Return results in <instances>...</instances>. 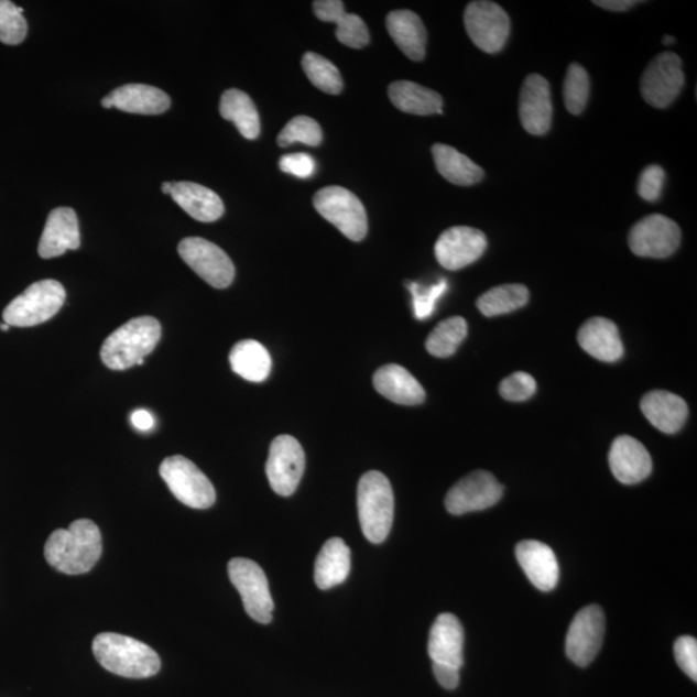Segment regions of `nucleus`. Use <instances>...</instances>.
<instances>
[{
    "label": "nucleus",
    "mask_w": 697,
    "mask_h": 697,
    "mask_svg": "<svg viewBox=\"0 0 697 697\" xmlns=\"http://www.w3.org/2000/svg\"><path fill=\"white\" fill-rule=\"evenodd\" d=\"M409 290L412 294V303H414L415 317L420 320L429 318L438 300L444 296L447 291V281L442 280L429 287L422 286L418 283H410Z\"/></svg>",
    "instance_id": "40"
},
{
    "label": "nucleus",
    "mask_w": 697,
    "mask_h": 697,
    "mask_svg": "<svg viewBox=\"0 0 697 697\" xmlns=\"http://www.w3.org/2000/svg\"><path fill=\"white\" fill-rule=\"evenodd\" d=\"M432 153L439 174L451 184L470 186L481 182L484 176L477 163L453 146L436 144L432 148Z\"/></svg>",
    "instance_id": "31"
},
{
    "label": "nucleus",
    "mask_w": 697,
    "mask_h": 697,
    "mask_svg": "<svg viewBox=\"0 0 697 697\" xmlns=\"http://www.w3.org/2000/svg\"><path fill=\"white\" fill-rule=\"evenodd\" d=\"M231 370L247 381L261 382L272 370V358L264 345L243 340L232 347L229 356Z\"/></svg>",
    "instance_id": "32"
},
{
    "label": "nucleus",
    "mask_w": 697,
    "mask_h": 697,
    "mask_svg": "<svg viewBox=\"0 0 697 697\" xmlns=\"http://www.w3.org/2000/svg\"><path fill=\"white\" fill-rule=\"evenodd\" d=\"M665 184V171L657 164L644 168L639 179L640 197L647 202L661 199Z\"/></svg>",
    "instance_id": "42"
},
{
    "label": "nucleus",
    "mask_w": 697,
    "mask_h": 697,
    "mask_svg": "<svg viewBox=\"0 0 697 697\" xmlns=\"http://www.w3.org/2000/svg\"><path fill=\"white\" fill-rule=\"evenodd\" d=\"M65 298L62 283L54 280L35 282L6 307L3 319L11 327L42 325L56 316Z\"/></svg>",
    "instance_id": "5"
},
{
    "label": "nucleus",
    "mask_w": 697,
    "mask_h": 697,
    "mask_svg": "<svg viewBox=\"0 0 697 697\" xmlns=\"http://www.w3.org/2000/svg\"><path fill=\"white\" fill-rule=\"evenodd\" d=\"M386 29L404 55L412 62H422L428 34L422 19L415 12L401 10L389 13Z\"/></svg>",
    "instance_id": "27"
},
{
    "label": "nucleus",
    "mask_w": 697,
    "mask_h": 697,
    "mask_svg": "<svg viewBox=\"0 0 697 697\" xmlns=\"http://www.w3.org/2000/svg\"><path fill=\"white\" fill-rule=\"evenodd\" d=\"M433 672L442 687L454 689L459 686L460 669L455 666L433 663Z\"/></svg>",
    "instance_id": "45"
},
{
    "label": "nucleus",
    "mask_w": 697,
    "mask_h": 697,
    "mask_svg": "<svg viewBox=\"0 0 697 697\" xmlns=\"http://www.w3.org/2000/svg\"><path fill=\"white\" fill-rule=\"evenodd\" d=\"M131 423L138 431H152L154 426V417L146 410H137L132 412Z\"/></svg>",
    "instance_id": "46"
},
{
    "label": "nucleus",
    "mask_w": 697,
    "mask_h": 697,
    "mask_svg": "<svg viewBox=\"0 0 697 697\" xmlns=\"http://www.w3.org/2000/svg\"><path fill=\"white\" fill-rule=\"evenodd\" d=\"M28 22L24 10L10 0H0V42L9 46H18L25 41Z\"/></svg>",
    "instance_id": "38"
},
{
    "label": "nucleus",
    "mask_w": 697,
    "mask_h": 697,
    "mask_svg": "<svg viewBox=\"0 0 697 697\" xmlns=\"http://www.w3.org/2000/svg\"><path fill=\"white\" fill-rule=\"evenodd\" d=\"M487 249V238L481 230L454 227L442 232L434 252L442 266L460 270L473 264Z\"/></svg>",
    "instance_id": "16"
},
{
    "label": "nucleus",
    "mask_w": 697,
    "mask_h": 697,
    "mask_svg": "<svg viewBox=\"0 0 697 697\" xmlns=\"http://www.w3.org/2000/svg\"><path fill=\"white\" fill-rule=\"evenodd\" d=\"M520 117L523 129L535 137L551 130L553 104L551 86L543 75L531 74L524 79L520 95Z\"/></svg>",
    "instance_id": "17"
},
{
    "label": "nucleus",
    "mask_w": 697,
    "mask_h": 697,
    "mask_svg": "<svg viewBox=\"0 0 697 697\" xmlns=\"http://www.w3.org/2000/svg\"><path fill=\"white\" fill-rule=\"evenodd\" d=\"M358 516L363 535L373 544L384 543L394 520V493L389 479L372 470L358 483Z\"/></svg>",
    "instance_id": "4"
},
{
    "label": "nucleus",
    "mask_w": 697,
    "mask_h": 697,
    "mask_svg": "<svg viewBox=\"0 0 697 697\" xmlns=\"http://www.w3.org/2000/svg\"><path fill=\"white\" fill-rule=\"evenodd\" d=\"M679 243L678 225L663 215L644 217L629 232V247L640 258H669L677 251Z\"/></svg>",
    "instance_id": "13"
},
{
    "label": "nucleus",
    "mask_w": 697,
    "mask_h": 697,
    "mask_svg": "<svg viewBox=\"0 0 697 697\" xmlns=\"http://www.w3.org/2000/svg\"><path fill=\"white\" fill-rule=\"evenodd\" d=\"M102 553L99 527L89 520H78L67 530L52 532L44 546V557L57 571L84 575L95 567Z\"/></svg>",
    "instance_id": "1"
},
{
    "label": "nucleus",
    "mask_w": 697,
    "mask_h": 697,
    "mask_svg": "<svg viewBox=\"0 0 697 697\" xmlns=\"http://www.w3.org/2000/svg\"><path fill=\"white\" fill-rule=\"evenodd\" d=\"M314 207L328 222L353 242H361L369 229L366 209L353 193L341 186H328L314 197Z\"/></svg>",
    "instance_id": "7"
},
{
    "label": "nucleus",
    "mask_w": 697,
    "mask_h": 697,
    "mask_svg": "<svg viewBox=\"0 0 697 697\" xmlns=\"http://www.w3.org/2000/svg\"><path fill=\"white\" fill-rule=\"evenodd\" d=\"M220 115L227 121L235 123L244 139L259 138L260 117L249 95L236 88L225 91L220 101Z\"/></svg>",
    "instance_id": "33"
},
{
    "label": "nucleus",
    "mask_w": 697,
    "mask_h": 697,
    "mask_svg": "<svg viewBox=\"0 0 697 697\" xmlns=\"http://www.w3.org/2000/svg\"><path fill=\"white\" fill-rule=\"evenodd\" d=\"M677 664L689 678L697 680V641L694 636H680L674 644Z\"/></svg>",
    "instance_id": "43"
},
{
    "label": "nucleus",
    "mask_w": 697,
    "mask_h": 697,
    "mask_svg": "<svg viewBox=\"0 0 697 697\" xmlns=\"http://www.w3.org/2000/svg\"><path fill=\"white\" fill-rule=\"evenodd\" d=\"M577 341L588 355L601 362H618L624 356L619 329L607 318L596 317L586 322L577 334Z\"/></svg>",
    "instance_id": "22"
},
{
    "label": "nucleus",
    "mask_w": 697,
    "mask_h": 697,
    "mask_svg": "<svg viewBox=\"0 0 697 697\" xmlns=\"http://www.w3.org/2000/svg\"><path fill=\"white\" fill-rule=\"evenodd\" d=\"M530 292L523 284H501L478 298L479 312L486 317H498L521 309L529 303Z\"/></svg>",
    "instance_id": "34"
},
{
    "label": "nucleus",
    "mask_w": 697,
    "mask_h": 697,
    "mask_svg": "<svg viewBox=\"0 0 697 697\" xmlns=\"http://www.w3.org/2000/svg\"><path fill=\"white\" fill-rule=\"evenodd\" d=\"M535 392L536 381L527 372H515L502 380L500 384L502 399L511 402L527 401Z\"/></svg>",
    "instance_id": "41"
},
{
    "label": "nucleus",
    "mask_w": 697,
    "mask_h": 697,
    "mask_svg": "<svg viewBox=\"0 0 697 697\" xmlns=\"http://www.w3.org/2000/svg\"><path fill=\"white\" fill-rule=\"evenodd\" d=\"M389 99L396 109L414 116L442 115L444 100L433 89L410 80L394 81L388 89Z\"/></svg>",
    "instance_id": "30"
},
{
    "label": "nucleus",
    "mask_w": 697,
    "mask_h": 697,
    "mask_svg": "<svg viewBox=\"0 0 697 697\" xmlns=\"http://www.w3.org/2000/svg\"><path fill=\"white\" fill-rule=\"evenodd\" d=\"M161 336L162 327L155 318H133L105 340L101 348L102 362L110 370H129L152 353Z\"/></svg>",
    "instance_id": "3"
},
{
    "label": "nucleus",
    "mask_w": 697,
    "mask_h": 697,
    "mask_svg": "<svg viewBox=\"0 0 697 697\" xmlns=\"http://www.w3.org/2000/svg\"><path fill=\"white\" fill-rule=\"evenodd\" d=\"M468 335V324L462 317H451L440 322L426 340V350L437 358H448Z\"/></svg>",
    "instance_id": "35"
},
{
    "label": "nucleus",
    "mask_w": 697,
    "mask_h": 697,
    "mask_svg": "<svg viewBox=\"0 0 697 697\" xmlns=\"http://www.w3.org/2000/svg\"><path fill=\"white\" fill-rule=\"evenodd\" d=\"M515 556L535 588L549 591L557 587L559 565L551 546L536 540H526L516 545Z\"/></svg>",
    "instance_id": "20"
},
{
    "label": "nucleus",
    "mask_w": 697,
    "mask_h": 697,
    "mask_svg": "<svg viewBox=\"0 0 697 697\" xmlns=\"http://www.w3.org/2000/svg\"><path fill=\"white\" fill-rule=\"evenodd\" d=\"M11 326L7 325L6 322L4 324H0V329H2V331L7 333L10 331Z\"/></svg>",
    "instance_id": "51"
},
{
    "label": "nucleus",
    "mask_w": 697,
    "mask_h": 697,
    "mask_svg": "<svg viewBox=\"0 0 697 697\" xmlns=\"http://www.w3.org/2000/svg\"><path fill=\"white\" fill-rule=\"evenodd\" d=\"M305 470V453L298 440L291 436L276 437L266 462L270 486L281 497H291L302 481Z\"/></svg>",
    "instance_id": "12"
},
{
    "label": "nucleus",
    "mask_w": 697,
    "mask_h": 697,
    "mask_svg": "<svg viewBox=\"0 0 697 697\" xmlns=\"http://www.w3.org/2000/svg\"><path fill=\"white\" fill-rule=\"evenodd\" d=\"M350 574V549L344 540L329 538L314 567V580L322 590L340 586Z\"/></svg>",
    "instance_id": "29"
},
{
    "label": "nucleus",
    "mask_w": 697,
    "mask_h": 697,
    "mask_svg": "<svg viewBox=\"0 0 697 697\" xmlns=\"http://www.w3.org/2000/svg\"><path fill=\"white\" fill-rule=\"evenodd\" d=\"M322 140L324 132L320 126L311 117L300 116L291 119L284 127L279 137V145L286 148L295 142H302L305 145L318 146Z\"/></svg>",
    "instance_id": "39"
},
{
    "label": "nucleus",
    "mask_w": 697,
    "mask_h": 697,
    "mask_svg": "<svg viewBox=\"0 0 697 697\" xmlns=\"http://www.w3.org/2000/svg\"><path fill=\"white\" fill-rule=\"evenodd\" d=\"M674 42H676V40H674L673 36L671 35L664 36L663 43L665 44V46H668V44H673Z\"/></svg>",
    "instance_id": "50"
},
{
    "label": "nucleus",
    "mask_w": 697,
    "mask_h": 697,
    "mask_svg": "<svg viewBox=\"0 0 697 697\" xmlns=\"http://www.w3.org/2000/svg\"><path fill=\"white\" fill-rule=\"evenodd\" d=\"M502 493L504 487L489 471H473L448 491L446 508L454 515L484 511L497 505Z\"/></svg>",
    "instance_id": "14"
},
{
    "label": "nucleus",
    "mask_w": 697,
    "mask_h": 697,
    "mask_svg": "<svg viewBox=\"0 0 697 697\" xmlns=\"http://www.w3.org/2000/svg\"><path fill=\"white\" fill-rule=\"evenodd\" d=\"M280 167L284 174L294 175L298 178H309L316 172L317 164L309 154L295 153L283 155L280 161Z\"/></svg>",
    "instance_id": "44"
},
{
    "label": "nucleus",
    "mask_w": 697,
    "mask_h": 697,
    "mask_svg": "<svg viewBox=\"0 0 697 697\" xmlns=\"http://www.w3.org/2000/svg\"><path fill=\"white\" fill-rule=\"evenodd\" d=\"M593 3L607 11L624 12L633 9L640 2H634V0H596Z\"/></svg>",
    "instance_id": "47"
},
{
    "label": "nucleus",
    "mask_w": 697,
    "mask_h": 697,
    "mask_svg": "<svg viewBox=\"0 0 697 697\" xmlns=\"http://www.w3.org/2000/svg\"><path fill=\"white\" fill-rule=\"evenodd\" d=\"M115 108L132 115L160 116L171 107V99L162 89L146 85H126L109 95Z\"/></svg>",
    "instance_id": "28"
},
{
    "label": "nucleus",
    "mask_w": 697,
    "mask_h": 697,
    "mask_svg": "<svg viewBox=\"0 0 697 697\" xmlns=\"http://www.w3.org/2000/svg\"><path fill=\"white\" fill-rule=\"evenodd\" d=\"M465 29L471 42L486 54H498L511 34V19L501 7L487 0L468 4L464 13Z\"/></svg>",
    "instance_id": "9"
},
{
    "label": "nucleus",
    "mask_w": 697,
    "mask_h": 697,
    "mask_svg": "<svg viewBox=\"0 0 697 697\" xmlns=\"http://www.w3.org/2000/svg\"><path fill=\"white\" fill-rule=\"evenodd\" d=\"M606 629L605 613L599 606H588L576 613L568 628L566 654L576 665L587 666L602 647Z\"/></svg>",
    "instance_id": "15"
},
{
    "label": "nucleus",
    "mask_w": 697,
    "mask_h": 697,
    "mask_svg": "<svg viewBox=\"0 0 697 697\" xmlns=\"http://www.w3.org/2000/svg\"><path fill=\"white\" fill-rule=\"evenodd\" d=\"M314 13L320 21L336 24L337 41L350 48H363L370 43L364 21L355 13H347L340 0H318L313 3Z\"/></svg>",
    "instance_id": "23"
},
{
    "label": "nucleus",
    "mask_w": 697,
    "mask_h": 697,
    "mask_svg": "<svg viewBox=\"0 0 697 697\" xmlns=\"http://www.w3.org/2000/svg\"><path fill=\"white\" fill-rule=\"evenodd\" d=\"M178 254L209 286L222 290L235 281V264L219 246L207 239H183L178 244Z\"/></svg>",
    "instance_id": "10"
},
{
    "label": "nucleus",
    "mask_w": 697,
    "mask_h": 697,
    "mask_svg": "<svg viewBox=\"0 0 697 697\" xmlns=\"http://www.w3.org/2000/svg\"><path fill=\"white\" fill-rule=\"evenodd\" d=\"M303 69L306 77L320 91L339 95L344 88L341 74L337 67L324 56L307 52L303 57Z\"/></svg>",
    "instance_id": "36"
},
{
    "label": "nucleus",
    "mask_w": 697,
    "mask_h": 697,
    "mask_svg": "<svg viewBox=\"0 0 697 697\" xmlns=\"http://www.w3.org/2000/svg\"><path fill=\"white\" fill-rule=\"evenodd\" d=\"M589 94L590 80L587 70L579 64L569 65L564 85L567 110L574 116H580L587 108Z\"/></svg>",
    "instance_id": "37"
},
{
    "label": "nucleus",
    "mask_w": 697,
    "mask_h": 697,
    "mask_svg": "<svg viewBox=\"0 0 697 697\" xmlns=\"http://www.w3.org/2000/svg\"><path fill=\"white\" fill-rule=\"evenodd\" d=\"M172 185H174V183H163L162 185V192L164 194H171L172 190Z\"/></svg>",
    "instance_id": "49"
},
{
    "label": "nucleus",
    "mask_w": 697,
    "mask_h": 697,
    "mask_svg": "<svg viewBox=\"0 0 697 697\" xmlns=\"http://www.w3.org/2000/svg\"><path fill=\"white\" fill-rule=\"evenodd\" d=\"M428 652L433 663L461 669L464 665V629L453 613H442L432 627Z\"/></svg>",
    "instance_id": "21"
},
{
    "label": "nucleus",
    "mask_w": 697,
    "mask_h": 697,
    "mask_svg": "<svg viewBox=\"0 0 697 697\" xmlns=\"http://www.w3.org/2000/svg\"><path fill=\"white\" fill-rule=\"evenodd\" d=\"M80 232L77 214L73 208L58 207L48 216L37 252L42 259L63 257L67 251L78 250Z\"/></svg>",
    "instance_id": "18"
},
{
    "label": "nucleus",
    "mask_w": 697,
    "mask_h": 697,
    "mask_svg": "<svg viewBox=\"0 0 697 697\" xmlns=\"http://www.w3.org/2000/svg\"><path fill=\"white\" fill-rule=\"evenodd\" d=\"M171 197L184 211L200 222H214L225 213L222 200L204 185L182 182L172 185Z\"/></svg>",
    "instance_id": "26"
},
{
    "label": "nucleus",
    "mask_w": 697,
    "mask_h": 697,
    "mask_svg": "<svg viewBox=\"0 0 697 697\" xmlns=\"http://www.w3.org/2000/svg\"><path fill=\"white\" fill-rule=\"evenodd\" d=\"M610 468L614 478L624 484L644 481L652 471V460L640 440L621 436L613 440L609 454Z\"/></svg>",
    "instance_id": "19"
},
{
    "label": "nucleus",
    "mask_w": 697,
    "mask_h": 697,
    "mask_svg": "<svg viewBox=\"0 0 697 697\" xmlns=\"http://www.w3.org/2000/svg\"><path fill=\"white\" fill-rule=\"evenodd\" d=\"M101 105H102V107H104L105 109H111V108H115V105H112V101H111V99H110V97H109V96L104 97V99H102V101H101Z\"/></svg>",
    "instance_id": "48"
},
{
    "label": "nucleus",
    "mask_w": 697,
    "mask_h": 697,
    "mask_svg": "<svg viewBox=\"0 0 697 697\" xmlns=\"http://www.w3.org/2000/svg\"><path fill=\"white\" fill-rule=\"evenodd\" d=\"M102 668L124 678L142 679L161 671V658L146 643L117 633H101L92 644Z\"/></svg>",
    "instance_id": "2"
},
{
    "label": "nucleus",
    "mask_w": 697,
    "mask_h": 697,
    "mask_svg": "<svg viewBox=\"0 0 697 697\" xmlns=\"http://www.w3.org/2000/svg\"><path fill=\"white\" fill-rule=\"evenodd\" d=\"M160 475L175 498L193 509H208L215 504V487L196 464L184 456L167 457Z\"/></svg>",
    "instance_id": "6"
},
{
    "label": "nucleus",
    "mask_w": 697,
    "mask_h": 697,
    "mask_svg": "<svg viewBox=\"0 0 697 697\" xmlns=\"http://www.w3.org/2000/svg\"><path fill=\"white\" fill-rule=\"evenodd\" d=\"M373 385L386 400L403 406H416L425 401L422 384L399 364H386L374 373Z\"/></svg>",
    "instance_id": "24"
},
{
    "label": "nucleus",
    "mask_w": 697,
    "mask_h": 697,
    "mask_svg": "<svg viewBox=\"0 0 697 697\" xmlns=\"http://www.w3.org/2000/svg\"><path fill=\"white\" fill-rule=\"evenodd\" d=\"M643 415L656 429L674 434L682 429L688 416V407L679 395L654 391L643 396L641 402Z\"/></svg>",
    "instance_id": "25"
},
{
    "label": "nucleus",
    "mask_w": 697,
    "mask_h": 697,
    "mask_svg": "<svg viewBox=\"0 0 697 697\" xmlns=\"http://www.w3.org/2000/svg\"><path fill=\"white\" fill-rule=\"evenodd\" d=\"M685 86L682 59L673 52L656 56L644 70L641 94L644 101L657 109L668 108Z\"/></svg>",
    "instance_id": "11"
},
{
    "label": "nucleus",
    "mask_w": 697,
    "mask_h": 697,
    "mask_svg": "<svg viewBox=\"0 0 697 697\" xmlns=\"http://www.w3.org/2000/svg\"><path fill=\"white\" fill-rule=\"evenodd\" d=\"M228 573L242 597L246 612L258 623L269 624L273 620L274 602L262 568L251 559L235 558L229 562Z\"/></svg>",
    "instance_id": "8"
}]
</instances>
